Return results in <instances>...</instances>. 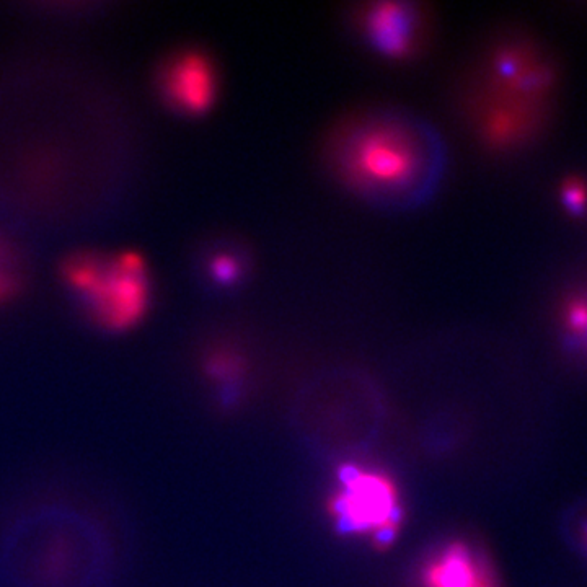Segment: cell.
Here are the masks:
<instances>
[{
    "label": "cell",
    "instance_id": "1",
    "mask_svg": "<svg viewBox=\"0 0 587 587\" xmlns=\"http://www.w3.org/2000/svg\"><path fill=\"white\" fill-rule=\"evenodd\" d=\"M124 566L118 519L84 493L41 491L0 522V587H120Z\"/></svg>",
    "mask_w": 587,
    "mask_h": 587
},
{
    "label": "cell",
    "instance_id": "2",
    "mask_svg": "<svg viewBox=\"0 0 587 587\" xmlns=\"http://www.w3.org/2000/svg\"><path fill=\"white\" fill-rule=\"evenodd\" d=\"M333 177L374 208L410 211L436 195L447 146L433 121L402 105H372L338 121L325 141Z\"/></svg>",
    "mask_w": 587,
    "mask_h": 587
},
{
    "label": "cell",
    "instance_id": "3",
    "mask_svg": "<svg viewBox=\"0 0 587 587\" xmlns=\"http://www.w3.org/2000/svg\"><path fill=\"white\" fill-rule=\"evenodd\" d=\"M62 274L103 332H131L151 309V281L139 253L123 252L113 258L79 253L64 263Z\"/></svg>",
    "mask_w": 587,
    "mask_h": 587
},
{
    "label": "cell",
    "instance_id": "4",
    "mask_svg": "<svg viewBox=\"0 0 587 587\" xmlns=\"http://www.w3.org/2000/svg\"><path fill=\"white\" fill-rule=\"evenodd\" d=\"M330 514L343 534L389 545L402 526V498L389 473L371 465H343L336 475Z\"/></svg>",
    "mask_w": 587,
    "mask_h": 587
},
{
    "label": "cell",
    "instance_id": "5",
    "mask_svg": "<svg viewBox=\"0 0 587 587\" xmlns=\"http://www.w3.org/2000/svg\"><path fill=\"white\" fill-rule=\"evenodd\" d=\"M470 103L547 108L557 74L535 46L504 40L491 46L475 74Z\"/></svg>",
    "mask_w": 587,
    "mask_h": 587
},
{
    "label": "cell",
    "instance_id": "6",
    "mask_svg": "<svg viewBox=\"0 0 587 587\" xmlns=\"http://www.w3.org/2000/svg\"><path fill=\"white\" fill-rule=\"evenodd\" d=\"M353 25L367 48L398 61L420 53L428 38L429 15L413 0H374L354 10Z\"/></svg>",
    "mask_w": 587,
    "mask_h": 587
},
{
    "label": "cell",
    "instance_id": "7",
    "mask_svg": "<svg viewBox=\"0 0 587 587\" xmlns=\"http://www.w3.org/2000/svg\"><path fill=\"white\" fill-rule=\"evenodd\" d=\"M160 93L173 110L183 115H203L216 100L219 89L216 64L199 49H183L162 67Z\"/></svg>",
    "mask_w": 587,
    "mask_h": 587
},
{
    "label": "cell",
    "instance_id": "8",
    "mask_svg": "<svg viewBox=\"0 0 587 587\" xmlns=\"http://www.w3.org/2000/svg\"><path fill=\"white\" fill-rule=\"evenodd\" d=\"M420 587H501L491 561L464 540L436 548L421 565Z\"/></svg>",
    "mask_w": 587,
    "mask_h": 587
},
{
    "label": "cell",
    "instance_id": "9",
    "mask_svg": "<svg viewBox=\"0 0 587 587\" xmlns=\"http://www.w3.org/2000/svg\"><path fill=\"white\" fill-rule=\"evenodd\" d=\"M561 340L574 358L587 361V287H581L561 301Z\"/></svg>",
    "mask_w": 587,
    "mask_h": 587
},
{
    "label": "cell",
    "instance_id": "10",
    "mask_svg": "<svg viewBox=\"0 0 587 587\" xmlns=\"http://www.w3.org/2000/svg\"><path fill=\"white\" fill-rule=\"evenodd\" d=\"M248 271L247 255L237 247H221L208 258L209 278L222 287H234Z\"/></svg>",
    "mask_w": 587,
    "mask_h": 587
},
{
    "label": "cell",
    "instance_id": "11",
    "mask_svg": "<svg viewBox=\"0 0 587 587\" xmlns=\"http://www.w3.org/2000/svg\"><path fill=\"white\" fill-rule=\"evenodd\" d=\"M560 203L570 216L579 217L587 211V183L581 178L571 177L560 185Z\"/></svg>",
    "mask_w": 587,
    "mask_h": 587
},
{
    "label": "cell",
    "instance_id": "12",
    "mask_svg": "<svg viewBox=\"0 0 587 587\" xmlns=\"http://www.w3.org/2000/svg\"><path fill=\"white\" fill-rule=\"evenodd\" d=\"M15 287H17V279H15V274L12 273L9 265L5 263V256L0 248V302L9 299L14 294Z\"/></svg>",
    "mask_w": 587,
    "mask_h": 587
},
{
    "label": "cell",
    "instance_id": "13",
    "mask_svg": "<svg viewBox=\"0 0 587 587\" xmlns=\"http://www.w3.org/2000/svg\"><path fill=\"white\" fill-rule=\"evenodd\" d=\"M581 539H583L584 547L587 548V521H584L583 529H581Z\"/></svg>",
    "mask_w": 587,
    "mask_h": 587
}]
</instances>
